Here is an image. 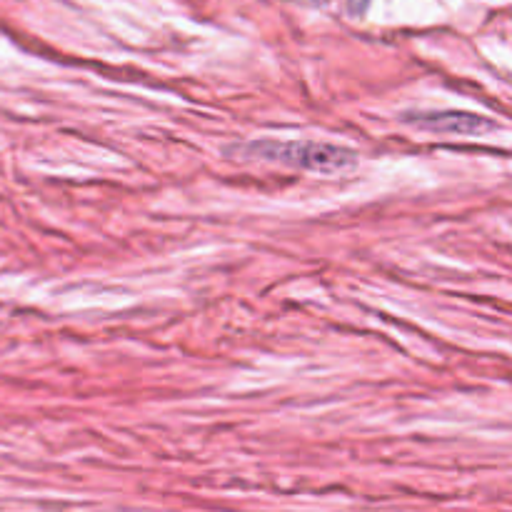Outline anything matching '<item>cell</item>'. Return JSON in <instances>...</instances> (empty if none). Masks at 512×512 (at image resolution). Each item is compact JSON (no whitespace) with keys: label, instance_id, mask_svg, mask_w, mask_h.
Wrapping results in <instances>:
<instances>
[{"label":"cell","instance_id":"cell-1","mask_svg":"<svg viewBox=\"0 0 512 512\" xmlns=\"http://www.w3.org/2000/svg\"><path fill=\"white\" fill-rule=\"evenodd\" d=\"M230 150L240 158L288 165V168L310 170V173L320 175L343 173V170H353L358 165V153L353 148L318 143V140H253V143L235 145Z\"/></svg>","mask_w":512,"mask_h":512},{"label":"cell","instance_id":"cell-2","mask_svg":"<svg viewBox=\"0 0 512 512\" xmlns=\"http://www.w3.org/2000/svg\"><path fill=\"white\" fill-rule=\"evenodd\" d=\"M403 123L415 128L430 130V133L443 135H488L498 130L493 118H485L480 113H465V110H435V113H408L403 115Z\"/></svg>","mask_w":512,"mask_h":512},{"label":"cell","instance_id":"cell-3","mask_svg":"<svg viewBox=\"0 0 512 512\" xmlns=\"http://www.w3.org/2000/svg\"><path fill=\"white\" fill-rule=\"evenodd\" d=\"M288 3L305 5V8H330V5H343L348 15H363L368 10L370 0H288Z\"/></svg>","mask_w":512,"mask_h":512}]
</instances>
